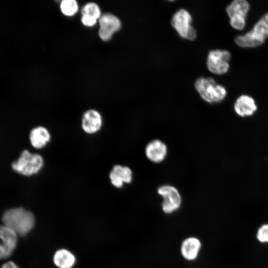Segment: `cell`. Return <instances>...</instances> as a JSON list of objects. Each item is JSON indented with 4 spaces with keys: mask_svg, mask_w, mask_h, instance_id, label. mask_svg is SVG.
Wrapping results in <instances>:
<instances>
[{
    "mask_svg": "<svg viewBox=\"0 0 268 268\" xmlns=\"http://www.w3.org/2000/svg\"><path fill=\"white\" fill-rule=\"evenodd\" d=\"M1 220L4 225L21 236L28 234L34 228L35 223L33 214L22 207L6 210L3 213Z\"/></svg>",
    "mask_w": 268,
    "mask_h": 268,
    "instance_id": "cell-1",
    "label": "cell"
},
{
    "mask_svg": "<svg viewBox=\"0 0 268 268\" xmlns=\"http://www.w3.org/2000/svg\"><path fill=\"white\" fill-rule=\"evenodd\" d=\"M195 87L202 99L209 103H216L222 101L226 95L224 87L216 84L211 78L200 77L195 83Z\"/></svg>",
    "mask_w": 268,
    "mask_h": 268,
    "instance_id": "cell-2",
    "label": "cell"
},
{
    "mask_svg": "<svg viewBox=\"0 0 268 268\" xmlns=\"http://www.w3.org/2000/svg\"><path fill=\"white\" fill-rule=\"evenodd\" d=\"M43 165L44 160L42 156L25 150L21 153L18 160L12 163L11 167L20 174L30 176L38 173Z\"/></svg>",
    "mask_w": 268,
    "mask_h": 268,
    "instance_id": "cell-3",
    "label": "cell"
},
{
    "mask_svg": "<svg viewBox=\"0 0 268 268\" xmlns=\"http://www.w3.org/2000/svg\"><path fill=\"white\" fill-rule=\"evenodd\" d=\"M192 18L186 9H180L173 16L171 24L182 38L193 40L197 37L196 29L192 26Z\"/></svg>",
    "mask_w": 268,
    "mask_h": 268,
    "instance_id": "cell-4",
    "label": "cell"
},
{
    "mask_svg": "<svg viewBox=\"0 0 268 268\" xmlns=\"http://www.w3.org/2000/svg\"><path fill=\"white\" fill-rule=\"evenodd\" d=\"M157 193L163 199L161 207L166 214H171L178 210L182 203V198L178 189L170 185H164L157 189Z\"/></svg>",
    "mask_w": 268,
    "mask_h": 268,
    "instance_id": "cell-5",
    "label": "cell"
},
{
    "mask_svg": "<svg viewBox=\"0 0 268 268\" xmlns=\"http://www.w3.org/2000/svg\"><path fill=\"white\" fill-rule=\"evenodd\" d=\"M230 58L231 55L227 51L214 50L210 51L206 63L208 70L216 74L225 73L229 68L228 62Z\"/></svg>",
    "mask_w": 268,
    "mask_h": 268,
    "instance_id": "cell-6",
    "label": "cell"
},
{
    "mask_svg": "<svg viewBox=\"0 0 268 268\" xmlns=\"http://www.w3.org/2000/svg\"><path fill=\"white\" fill-rule=\"evenodd\" d=\"M17 234L10 228L0 225V259L9 257L16 247Z\"/></svg>",
    "mask_w": 268,
    "mask_h": 268,
    "instance_id": "cell-7",
    "label": "cell"
},
{
    "mask_svg": "<svg viewBox=\"0 0 268 268\" xmlns=\"http://www.w3.org/2000/svg\"><path fill=\"white\" fill-rule=\"evenodd\" d=\"M103 119L101 114L94 109H89L84 112L82 117L81 127L88 134H94L101 128Z\"/></svg>",
    "mask_w": 268,
    "mask_h": 268,
    "instance_id": "cell-8",
    "label": "cell"
},
{
    "mask_svg": "<svg viewBox=\"0 0 268 268\" xmlns=\"http://www.w3.org/2000/svg\"><path fill=\"white\" fill-rule=\"evenodd\" d=\"M133 172L129 167L115 165L109 173L112 185L117 188H122L124 183L129 184L133 180Z\"/></svg>",
    "mask_w": 268,
    "mask_h": 268,
    "instance_id": "cell-9",
    "label": "cell"
},
{
    "mask_svg": "<svg viewBox=\"0 0 268 268\" xmlns=\"http://www.w3.org/2000/svg\"><path fill=\"white\" fill-rule=\"evenodd\" d=\"M146 157L151 162L160 163L165 158L167 154V147L159 139H154L146 145L145 148Z\"/></svg>",
    "mask_w": 268,
    "mask_h": 268,
    "instance_id": "cell-10",
    "label": "cell"
},
{
    "mask_svg": "<svg viewBox=\"0 0 268 268\" xmlns=\"http://www.w3.org/2000/svg\"><path fill=\"white\" fill-rule=\"evenodd\" d=\"M258 107L254 99L246 95L239 96L234 105V109L237 115L242 118L253 116L257 111Z\"/></svg>",
    "mask_w": 268,
    "mask_h": 268,
    "instance_id": "cell-11",
    "label": "cell"
},
{
    "mask_svg": "<svg viewBox=\"0 0 268 268\" xmlns=\"http://www.w3.org/2000/svg\"><path fill=\"white\" fill-rule=\"evenodd\" d=\"M201 246V242L198 238L194 237L187 238L182 243L181 254L186 260L194 261L197 258Z\"/></svg>",
    "mask_w": 268,
    "mask_h": 268,
    "instance_id": "cell-12",
    "label": "cell"
},
{
    "mask_svg": "<svg viewBox=\"0 0 268 268\" xmlns=\"http://www.w3.org/2000/svg\"><path fill=\"white\" fill-rule=\"evenodd\" d=\"M29 138L33 147L41 149L44 147L50 141L51 134L46 128L39 126L31 131Z\"/></svg>",
    "mask_w": 268,
    "mask_h": 268,
    "instance_id": "cell-13",
    "label": "cell"
},
{
    "mask_svg": "<svg viewBox=\"0 0 268 268\" xmlns=\"http://www.w3.org/2000/svg\"><path fill=\"white\" fill-rule=\"evenodd\" d=\"M99 28L105 30L113 34L119 31L121 28L120 19L110 13L102 14L98 19Z\"/></svg>",
    "mask_w": 268,
    "mask_h": 268,
    "instance_id": "cell-14",
    "label": "cell"
},
{
    "mask_svg": "<svg viewBox=\"0 0 268 268\" xmlns=\"http://www.w3.org/2000/svg\"><path fill=\"white\" fill-rule=\"evenodd\" d=\"M53 261L59 268H71L75 263V257L70 251L61 249L55 252Z\"/></svg>",
    "mask_w": 268,
    "mask_h": 268,
    "instance_id": "cell-15",
    "label": "cell"
},
{
    "mask_svg": "<svg viewBox=\"0 0 268 268\" xmlns=\"http://www.w3.org/2000/svg\"><path fill=\"white\" fill-rule=\"evenodd\" d=\"M265 40L258 36L253 30L235 39L238 46L245 48L255 47L264 43Z\"/></svg>",
    "mask_w": 268,
    "mask_h": 268,
    "instance_id": "cell-16",
    "label": "cell"
},
{
    "mask_svg": "<svg viewBox=\"0 0 268 268\" xmlns=\"http://www.w3.org/2000/svg\"><path fill=\"white\" fill-rule=\"evenodd\" d=\"M250 8L249 3L245 0H236L232 1L226 8L229 16H242L246 17Z\"/></svg>",
    "mask_w": 268,
    "mask_h": 268,
    "instance_id": "cell-17",
    "label": "cell"
},
{
    "mask_svg": "<svg viewBox=\"0 0 268 268\" xmlns=\"http://www.w3.org/2000/svg\"><path fill=\"white\" fill-rule=\"evenodd\" d=\"M60 8L64 15L70 17L78 12L79 5L75 0H63L60 3Z\"/></svg>",
    "mask_w": 268,
    "mask_h": 268,
    "instance_id": "cell-18",
    "label": "cell"
},
{
    "mask_svg": "<svg viewBox=\"0 0 268 268\" xmlns=\"http://www.w3.org/2000/svg\"><path fill=\"white\" fill-rule=\"evenodd\" d=\"M81 15L86 14L99 19L102 15L99 5L94 2H89L84 5L81 10Z\"/></svg>",
    "mask_w": 268,
    "mask_h": 268,
    "instance_id": "cell-19",
    "label": "cell"
},
{
    "mask_svg": "<svg viewBox=\"0 0 268 268\" xmlns=\"http://www.w3.org/2000/svg\"><path fill=\"white\" fill-rule=\"evenodd\" d=\"M253 30L264 40L268 38V23L264 19L257 22Z\"/></svg>",
    "mask_w": 268,
    "mask_h": 268,
    "instance_id": "cell-20",
    "label": "cell"
},
{
    "mask_svg": "<svg viewBox=\"0 0 268 268\" xmlns=\"http://www.w3.org/2000/svg\"><path fill=\"white\" fill-rule=\"evenodd\" d=\"M230 23L234 28L242 30L245 25V17L242 16H234L230 17Z\"/></svg>",
    "mask_w": 268,
    "mask_h": 268,
    "instance_id": "cell-21",
    "label": "cell"
},
{
    "mask_svg": "<svg viewBox=\"0 0 268 268\" xmlns=\"http://www.w3.org/2000/svg\"><path fill=\"white\" fill-rule=\"evenodd\" d=\"M257 237L258 240L262 243H268V224L262 225L257 232Z\"/></svg>",
    "mask_w": 268,
    "mask_h": 268,
    "instance_id": "cell-22",
    "label": "cell"
},
{
    "mask_svg": "<svg viewBox=\"0 0 268 268\" xmlns=\"http://www.w3.org/2000/svg\"><path fill=\"white\" fill-rule=\"evenodd\" d=\"M98 20L88 15L82 14L81 17L82 24L86 27H93L97 23Z\"/></svg>",
    "mask_w": 268,
    "mask_h": 268,
    "instance_id": "cell-23",
    "label": "cell"
},
{
    "mask_svg": "<svg viewBox=\"0 0 268 268\" xmlns=\"http://www.w3.org/2000/svg\"><path fill=\"white\" fill-rule=\"evenodd\" d=\"M98 35L100 38L104 41L110 40L113 36V34L101 28H99Z\"/></svg>",
    "mask_w": 268,
    "mask_h": 268,
    "instance_id": "cell-24",
    "label": "cell"
},
{
    "mask_svg": "<svg viewBox=\"0 0 268 268\" xmlns=\"http://www.w3.org/2000/svg\"><path fill=\"white\" fill-rule=\"evenodd\" d=\"M1 268H19L17 265L12 262H8L5 263Z\"/></svg>",
    "mask_w": 268,
    "mask_h": 268,
    "instance_id": "cell-25",
    "label": "cell"
},
{
    "mask_svg": "<svg viewBox=\"0 0 268 268\" xmlns=\"http://www.w3.org/2000/svg\"><path fill=\"white\" fill-rule=\"evenodd\" d=\"M264 19L268 23V13L265 16Z\"/></svg>",
    "mask_w": 268,
    "mask_h": 268,
    "instance_id": "cell-26",
    "label": "cell"
}]
</instances>
